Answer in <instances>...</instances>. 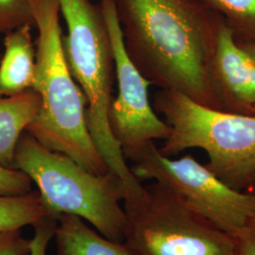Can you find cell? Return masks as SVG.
<instances>
[{
	"label": "cell",
	"mask_w": 255,
	"mask_h": 255,
	"mask_svg": "<svg viewBox=\"0 0 255 255\" xmlns=\"http://www.w3.org/2000/svg\"><path fill=\"white\" fill-rule=\"evenodd\" d=\"M30 239L23 236L21 230L0 233V255H28Z\"/></svg>",
	"instance_id": "18"
},
{
	"label": "cell",
	"mask_w": 255,
	"mask_h": 255,
	"mask_svg": "<svg viewBox=\"0 0 255 255\" xmlns=\"http://www.w3.org/2000/svg\"><path fill=\"white\" fill-rule=\"evenodd\" d=\"M129 161L140 182L153 180L163 184L192 212L232 237L255 212V195L233 189L191 154L171 159L149 142Z\"/></svg>",
	"instance_id": "7"
},
{
	"label": "cell",
	"mask_w": 255,
	"mask_h": 255,
	"mask_svg": "<svg viewBox=\"0 0 255 255\" xmlns=\"http://www.w3.org/2000/svg\"><path fill=\"white\" fill-rule=\"evenodd\" d=\"M234 238L237 255H255V212Z\"/></svg>",
	"instance_id": "19"
},
{
	"label": "cell",
	"mask_w": 255,
	"mask_h": 255,
	"mask_svg": "<svg viewBox=\"0 0 255 255\" xmlns=\"http://www.w3.org/2000/svg\"><path fill=\"white\" fill-rule=\"evenodd\" d=\"M228 26L237 43L255 44V0H201Z\"/></svg>",
	"instance_id": "14"
},
{
	"label": "cell",
	"mask_w": 255,
	"mask_h": 255,
	"mask_svg": "<svg viewBox=\"0 0 255 255\" xmlns=\"http://www.w3.org/2000/svg\"><path fill=\"white\" fill-rule=\"evenodd\" d=\"M124 243L131 255H237L235 238L184 205L159 182L124 205Z\"/></svg>",
	"instance_id": "6"
},
{
	"label": "cell",
	"mask_w": 255,
	"mask_h": 255,
	"mask_svg": "<svg viewBox=\"0 0 255 255\" xmlns=\"http://www.w3.org/2000/svg\"><path fill=\"white\" fill-rule=\"evenodd\" d=\"M26 25L33 27L31 0H0V34Z\"/></svg>",
	"instance_id": "15"
},
{
	"label": "cell",
	"mask_w": 255,
	"mask_h": 255,
	"mask_svg": "<svg viewBox=\"0 0 255 255\" xmlns=\"http://www.w3.org/2000/svg\"><path fill=\"white\" fill-rule=\"evenodd\" d=\"M49 216L37 190L19 196H0V233L33 227Z\"/></svg>",
	"instance_id": "13"
},
{
	"label": "cell",
	"mask_w": 255,
	"mask_h": 255,
	"mask_svg": "<svg viewBox=\"0 0 255 255\" xmlns=\"http://www.w3.org/2000/svg\"><path fill=\"white\" fill-rule=\"evenodd\" d=\"M53 239L55 255H131L124 242L110 240L71 215L58 217Z\"/></svg>",
	"instance_id": "11"
},
{
	"label": "cell",
	"mask_w": 255,
	"mask_h": 255,
	"mask_svg": "<svg viewBox=\"0 0 255 255\" xmlns=\"http://www.w3.org/2000/svg\"><path fill=\"white\" fill-rule=\"evenodd\" d=\"M99 5L113 46L119 89L110 106V128L124 157L129 160L147 143L165 140L171 128L155 114L148 98L151 83L139 72L125 50L114 0H100Z\"/></svg>",
	"instance_id": "8"
},
{
	"label": "cell",
	"mask_w": 255,
	"mask_h": 255,
	"mask_svg": "<svg viewBox=\"0 0 255 255\" xmlns=\"http://www.w3.org/2000/svg\"><path fill=\"white\" fill-rule=\"evenodd\" d=\"M211 79L223 111L255 116V59L237 44L223 20L211 64Z\"/></svg>",
	"instance_id": "9"
},
{
	"label": "cell",
	"mask_w": 255,
	"mask_h": 255,
	"mask_svg": "<svg viewBox=\"0 0 255 255\" xmlns=\"http://www.w3.org/2000/svg\"><path fill=\"white\" fill-rule=\"evenodd\" d=\"M67 33L63 35L64 57L85 101L86 125L94 145L110 172L125 190L124 205L134 204L146 187L132 173L121 146L112 133L110 106L116 66L108 27L99 4L91 0H59Z\"/></svg>",
	"instance_id": "3"
},
{
	"label": "cell",
	"mask_w": 255,
	"mask_h": 255,
	"mask_svg": "<svg viewBox=\"0 0 255 255\" xmlns=\"http://www.w3.org/2000/svg\"><path fill=\"white\" fill-rule=\"evenodd\" d=\"M31 27H19L5 36L0 60V98L17 96L33 87L36 48Z\"/></svg>",
	"instance_id": "10"
},
{
	"label": "cell",
	"mask_w": 255,
	"mask_h": 255,
	"mask_svg": "<svg viewBox=\"0 0 255 255\" xmlns=\"http://www.w3.org/2000/svg\"><path fill=\"white\" fill-rule=\"evenodd\" d=\"M36 61L32 89L41 98L27 133L46 148L66 155L97 175L109 172L86 125V101L74 80L63 48L59 0H31Z\"/></svg>",
	"instance_id": "2"
},
{
	"label": "cell",
	"mask_w": 255,
	"mask_h": 255,
	"mask_svg": "<svg viewBox=\"0 0 255 255\" xmlns=\"http://www.w3.org/2000/svg\"><path fill=\"white\" fill-rule=\"evenodd\" d=\"M254 114H255V107H254Z\"/></svg>",
	"instance_id": "22"
},
{
	"label": "cell",
	"mask_w": 255,
	"mask_h": 255,
	"mask_svg": "<svg viewBox=\"0 0 255 255\" xmlns=\"http://www.w3.org/2000/svg\"><path fill=\"white\" fill-rule=\"evenodd\" d=\"M129 60L151 84L222 110L211 79L219 14L201 0H114Z\"/></svg>",
	"instance_id": "1"
},
{
	"label": "cell",
	"mask_w": 255,
	"mask_h": 255,
	"mask_svg": "<svg viewBox=\"0 0 255 255\" xmlns=\"http://www.w3.org/2000/svg\"><path fill=\"white\" fill-rule=\"evenodd\" d=\"M0 60H1V54H0Z\"/></svg>",
	"instance_id": "23"
},
{
	"label": "cell",
	"mask_w": 255,
	"mask_h": 255,
	"mask_svg": "<svg viewBox=\"0 0 255 255\" xmlns=\"http://www.w3.org/2000/svg\"><path fill=\"white\" fill-rule=\"evenodd\" d=\"M13 168L36 185L52 217H78L110 240L124 241L125 190L117 175L92 173L68 156L42 146L27 131L19 139Z\"/></svg>",
	"instance_id": "4"
},
{
	"label": "cell",
	"mask_w": 255,
	"mask_h": 255,
	"mask_svg": "<svg viewBox=\"0 0 255 255\" xmlns=\"http://www.w3.org/2000/svg\"><path fill=\"white\" fill-rule=\"evenodd\" d=\"M41 98L33 89L0 98V164L13 168L16 146L27 126L36 118Z\"/></svg>",
	"instance_id": "12"
},
{
	"label": "cell",
	"mask_w": 255,
	"mask_h": 255,
	"mask_svg": "<svg viewBox=\"0 0 255 255\" xmlns=\"http://www.w3.org/2000/svg\"><path fill=\"white\" fill-rule=\"evenodd\" d=\"M57 219L49 216L33 226L34 233L30 238V252L28 255H47L49 243L53 240Z\"/></svg>",
	"instance_id": "17"
},
{
	"label": "cell",
	"mask_w": 255,
	"mask_h": 255,
	"mask_svg": "<svg viewBox=\"0 0 255 255\" xmlns=\"http://www.w3.org/2000/svg\"><path fill=\"white\" fill-rule=\"evenodd\" d=\"M32 190V182L27 174L0 164V196H19Z\"/></svg>",
	"instance_id": "16"
},
{
	"label": "cell",
	"mask_w": 255,
	"mask_h": 255,
	"mask_svg": "<svg viewBox=\"0 0 255 255\" xmlns=\"http://www.w3.org/2000/svg\"><path fill=\"white\" fill-rule=\"evenodd\" d=\"M246 192L250 193V194L255 195V175L254 176V179H253V181H252V183H251L249 189H248Z\"/></svg>",
	"instance_id": "21"
},
{
	"label": "cell",
	"mask_w": 255,
	"mask_h": 255,
	"mask_svg": "<svg viewBox=\"0 0 255 255\" xmlns=\"http://www.w3.org/2000/svg\"><path fill=\"white\" fill-rule=\"evenodd\" d=\"M152 107L171 128L162 154L201 148L208 156L205 165L219 180L238 191L249 189L255 175V116L212 109L164 89L155 93Z\"/></svg>",
	"instance_id": "5"
},
{
	"label": "cell",
	"mask_w": 255,
	"mask_h": 255,
	"mask_svg": "<svg viewBox=\"0 0 255 255\" xmlns=\"http://www.w3.org/2000/svg\"><path fill=\"white\" fill-rule=\"evenodd\" d=\"M237 44L255 59V44H250V43H237Z\"/></svg>",
	"instance_id": "20"
}]
</instances>
